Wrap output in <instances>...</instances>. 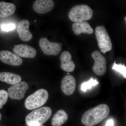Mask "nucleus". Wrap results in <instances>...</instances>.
Listing matches in <instances>:
<instances>
[{"label":"nucleus","mask_w":126,"mask_h":126,"mask_svg":"<svg viewBox=\"0 0 126 126\" xmlns=\"http://www.w3.org/2000/svg\"><path fill=\"white\" fill-rule=\"evenodd\" d=\"M67 74H68V75H69V73H67Z\"/></svg>","instance_id":"27"},{"label":"nucleus","mask_w":126,"mask_h":126,"mask_svg":"<svg viewBox=\"0 0 126 126\" xmlns=\"http://www.w3.org/2000/svg\"><path fill=\"white\" fill-rule=\"evenodd\" d=\"M126 17H125V18H124V19H125V21H126Z\"/></svg>","instance_id":"26"},{"label":"nucleus","mask_w":126,"mask_h":126,"mask_svg":"<svg viewBox=\"0 0 126 126\" xmlns=\"http://www.w3.org/2000/svg\"><path fill=\"white\" fill-rule=\"evenodd\" d=\"M16 25L15 24H2L1 25V28L3 31L8 32L11 31L15 29Z\"/></svg>","instance_id":"22"},{"label":"nucleus","mask_w":126,"mask_h":126,"mask_svg":"<svg viewBox=\"0 0 126 126\" xmlns=\"http://www.w3.org/2000/svg\"><path fill=\"white\" fill-rule=\"evenodd\" d=\"M55 3L52 0H36L33 4V9L39 14H44L52 11Z\"/></svg>","instance_id":"12"},{"label":"nucleus","mask_w":126,"mask_h":126,"mask_svg":"<svg viewBox=\"0 0 126 126\" xmlns=\"http://www.w3.org/2000/svg\"><path fill=\"white\" fill-rule=\"evenodd\" d=\"M40 46L45 54L56 56L60 53L63 44L61 43H52L47 38H43L39 41Z\"/></svg>","instance_id":"6"},{"label":"nucleus","mask_w":126,"mask_h":126,"mask_svg":"<svg viewBox=\"0 0 126 126\" xmlns=\"http://www.w3.org/2000/svg\"><path fill=\"white\" fill-rule=\"evenodd\" d=\"M76 87V79L72 75H66L62 79L61 89L65 95L70 96L73 94L75 91Z\"/></svg>","instance_id":"11"},{"label":"nucleus","mask_w":126,"mask_h":126,"mask_svg":"<svg viewBox=\"0 0 126 126\" xmlns=\"http://www.w3.org/2000/svg\"><path fill=\"white\" fill-rule=\"evenodd\" d=\"M44 126V125H43V124H42V125H37V126Z\"/></svg>","instance_id":"24"},{"label":"nucleus","mask_w":126,"mask_h":126,"mask_svg":"<svg viewBox=\"0 0 126 126\" xmlns=\"http://www.w3.org/2000/svg\"><path fill=\"white\" fill-rule=\"evenodd\" d=\"M13 52L20 57L33 58L36 56L37 51L33 47L25 44L15 45Z\"/></svg>","instance_id":"9"},{"label":"nucleus","mask_w":126,"mask_h":126,"mask_svg":"<svg viewBox=\"0 0 126 126\" xmlns=\"http://www.w3.org/2000/svg\"><path fill=\"white\" fill-rule=\"evenodd\" d=\"M16 10L14 4L5 1L0 2V18H4L14 14Z\"/></svg>","instance_id":"17"},{"label":"nucleus","mask_w":126,"mask_h":126,"mask_svg":"<svg viewBox=\"0 0 126 126\" xmlns=\"http://www.w3.org/2000/svg\"><path fill=\"white\" fill-rule=\"evenodd\" d=\"M1 113H0V121L1 119Z\"/></svg>","instance_id":"25"},{"label":"nucleus","mask_w":126,"mask_h":126,"mask_svg":"<svg viewBox=\"0 0 126 126\" xmlns=\"http://www.w3.org/2000/svg\"><path fill=\"white\" fill-rule=\"evenodd\" d=\"M93 15L92 9L87 5L83 4L77 5L72 7L68 14L69 19L75 23L89 20Z\"/></svg>","instance_id":"3"},{"label":"nucleus","mask_w":126,"mask_h":126,"mask_svg":"<svg viewBox=\"0 0 126 126\" xmlns=\"http://www.w3.org/2000/svg\"><path fill=\"white\" fill-rule=\"evenodd\" d=\"M113 121L112 119H110L107 122L106 126H113Z\"/></svg>","instance_id":"23"},{"label":"nucleus","mask_w":126,"mask_h":126,"mask_svg":"<svg viewBox=\"0 0 126 126\" xmlns=\"http://www.w3.org/2000/svg\"><path fill=\"white\" fill-rule=\"evenodd\" d=\"M74 33L76 35L83 33L90 34L93 33L94 30L87 21H82L74 23L72 26Z\"/></svg>","instance_id":"15"},{"label":"nucleus","mask_w":126,"mask_h":126,"mask_svg":"<svg viewBox=\"0 0 126 126\" xmlns=\"http://www.w3.org/2000/svg\"><path fill=\"white\" fill-rule=\"evenodd\" d=\"M112 69L119 72L123 75L125 79L126 78V67L124 64H122L121 63L119 64H117L116 61H115L112 66Z\"/></svg>","instance_id":"20"},{"label":"nucleus","mask_w":126,"mask_h":126,"mask_svg":"<svg viewBox=\"0 0 126 126\" xmlns=\"http://www.w3.org/2000/svg\"><path fill=\"white\" fill-rule=\"evenodd\" d=\"M110 111L107 105L100 104L86 111L82 116L81 122L86 126H94L108 116Z\"/></svg>","instance_id":"1"},{"label":"nucleus","mask_w":126,"mask_h":126,"mask_svg":"<svg viewBox=\"0 0 126 126\" xmlns=\"http://www.w3.org/2000/svg\"><path fill=\"white\" fill-rule=\"evenodd\" d=\"M48 96L47 90L44 89H39L27 97L25 101V107L30 110L39 108L46 102Z\"/></svg>","instance_id":"4"},{"label":"nucleus","mask_w":126,"mask_h":126,"mask_svg":"<svg viewBox=\"0 0 126 126\" xmlns=\"http://www.w3.org/2000/svg\"><path fill=\"white\" fill-rule=\"evenodd\" d=\"M52 114V109L49 107L37 108L26 116V123L28 126L42 125L48 121Z\"/></svg>","instance_id":"2"},{"label":"nucleus","mask_w":126,"mask_h":126,"mask_svg":"<svg viewBox=\"0 0 126 126\" xmlns=\"http://www.w3.org/2000/svg\"><path fill=\"white\" fill-rule=\"evenodd\" d=\"M21 77L18 75L9 72L0 73V81L14 85L21 82Z\"/></svg>","instance_id":"16"},{"label":"nucleus","mask_w":126,"mask_h":126,"mask_svg":"<svg viewBox=\"0 0 126 126\" xmlns=\"http://www.w3.org/2000/svg\"><path fill=\"white\" fill-rule=\"evenodd\" d=\"M0 60L3 63L13 66H19L23 63L20 56L8 50L0 51Z\"/></svg>","instance_id":"10"},{"label":"nucleus","mask_w":126,"mask_h":126,"mask_svg":"<svg viewBox=\"0 0 126 126\" xmlns=\"http://www.w3.org/2000/svg\"><path fill=\"white\" fill-rule=\"evenodd\" d=\"M29 21L27 20H23L18 23L17 32L20 38L24 41L31 40L32 35L29 30Z\"/></svg>","instance_id":"13"},{"label":"nucleus","mask_w":126,"mask_h":126,"mask_svg":"<svg viewBox=\"0 0 126 126\" xmlns=\"http://www.w3.org/2000/svg\"><path fill=\"white\" fill-rule=\"evenodd\" d=\"M8 95L7 92L4 90H0V109L7 102Z\"/></svg>","instance_id":"21"},{"label":"nucleus","mask_w":126,"mask_h":126,"mask_svg":"<svg viewBox=\"0 0 126 126\" xmlns=\"http://www.w3.org/2000/svg\"><path fill=\"white\" fill-rule=\"evenodd\" d=\"M68 115L64 110H59L54 115L51 124L53 126H60L67 121Z\"/></svg>","instance_id":"18"},{"label":"nucleus","mask_w":126,"mask_h":126,"mask_svg":"<svg viewBox=\"0 0 126 126\" xmlns=\"http://www.w3.org/2000/svg\"><path fill=\"white\" fill-rule=\"evenodd\" d=\"M95 35L100 50L104 54L111 50L112 44L106 28L103 26H97Z\"/></svg>","instance_id":"5"},{"label":"nucleus","mask_w":126,"mask_h":126,"mask_svg":"<svg viewBox=\"0 0 126 126\" xmlns=\"http://www.w3.org/2000/svg\"><path fill=\"white\" fill-rule=\"evenodd\" d=\"M92 56L94 61L93 67L94 72L98 76H102L105 74L107 70V61L106 59L97 50L93 52Z\"/></svg>","instance_id":"7"},{"label":"nucleus","mask_w":126,"mask_h":126,"mask_svg":"<svg viewBox=\"0 0 126 126\" xmlns=\"http://www.w3.org/2000/svg\"><path fill=\"white\" fill-rule=\"evenodd\" d=\"M61 67L62 70L67 72H73L75 68V64L72 60V55L68 51H64L60 56Z\"/></svg>","instance_id":"14"},{"label":"nucleus","mask_w":126,"mask_h":126,"mask_svg":"<svg viewBox=\"0 0 126 126\" xmlns=\"http://www.w3.org/2000/svg\"><path fill=\"white\" fill-rule=\"evenodd\" d=\"M99 84L97 79H93L92 78L89 81L82 84L81 88L83 92H86L87 89H90L93 86H96Z\"/></svg>","instance_id":"19"},{"label":"nucleus","mask_w":126,"mask_h":126,"mask_svg":"<svg viewBox=\"0 0 126 126\" xmlns=\"http://www.w3.org/2000/svg\"><path fill=\"white\" fill-rule=\"evenodd\" d=\"M29 86L27 82L22 81L14 85L8 89V96L12 99L20 100L25 97L26 90Z\"/></svg>","instance_id":"8"}]
</instances>
